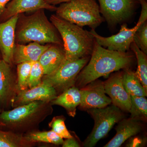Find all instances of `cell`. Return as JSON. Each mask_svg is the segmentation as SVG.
Listing matches in <instances>:
<instances>
[{
	"instance_id": "6da1fadb",
	"label": "cell",
	"mask_w": 147,
	"mask_h": 147,
	"mask_svg": "<svg viewBox=\"0 0 147 147\" xmlns=\"http://www.w3.org/2000/svg\"><path fill=\"white\" fill-rule=\"evenodd\" d=\"M89 62L76 77L74 86L80 89L102 76L121 69L129 68L134 55L129 52L121 53L105 49L95 40Z\"/></svg>"
},
{
	"instance_id": "7a4b0ae2",
	"label": "cell",
	"mask_w": 147,
	"mask_h": 147,
	"mask_svg": "<svg viewBox=\"0 0 147 147\" xmlns=\"http://www.w3.org/2000/svg\"><path fill=\"white\" fill-rule=\"evenodd\" d=\"M53 112L50 102L35 101L0 113V127L24 134L38 130L40 124Z\"/></svg>"
},
{
	"instance_id": "3957f363",
	"label": "cell",
	"mask_w": 147,
	"mask_h": 147,
	"mask_svg": "<svg viewBox=\"0 0 147 147\" xmlns=\"http://www.w3.org/2000/svg\"><path fill=\"white\" fill-rule=\"evenodd\" d=\"M44 10L38 9L27 16L24 13L19 14L15 30V43L36 42L42 45L50 43L63 46L60 35L48 20Z\"/></svg>"
},
{
	"instance_id": "277c9868",
	"label": "cell",
	"mask_w": 147,
	"mask_h": 147,
	"mask_svg": "<svg viewBox=\"0 0 147 147\" xmlns=\"http://www.w3.org/2000/svg\"><path fill=\"white\" fill-rule=\"evenodd\" d=\"M50 21L57 30L62 40L66 61L76 60L91 56L95 39L90 32L56 14L51 15Z\"/></svg>"
},
{
	"instance_id": "5b68a950",
	"label": "cell",
	"mask_w": 147,
	"mask_h": 147,
	"mask_svg": "<svg viewBox=\"0 0 147 147\" xmlns=\"http://www.w3.org/2000/svg\"><path fill=\"white\" fill-rule=\"evenodd\" d=\"M55 11L62 19L79 26H88L91 30H95L105 20L96 0H70L60 4Z\"/></svg>"
},
{
	"instance_id": "8992f818",
	"label": "cell",
	"mask_w": 147,
	"mask_h": 147,
	"mask_svg": "<svg viewBox=\"0 0 147 147\" xmlns=\"http://www.w3.org/2000/svg\"><path fill=\"white\" fill-rule=\"evenodd\" d=\"M87 111L94 120V125L91 133L84 141L83 146L85 147L95 146L116 123L125 118L122 110L113 104L104 108H91Z\"/></svg>"
},
{
	"instance_id": "52a82bcc",
	"label": "cell",
	"mask_w": 147,
	"mask_h": 147,
	"mask_svg": "<svg viewBox=\"0 0 147 147\" xmlns=\"http://www.w3.org/2000/svg\"><path fill=\"white\" fill-rule=\"evenodd\" d=\"M90 57L76 60L65 61L53 73L44 75L42 83L54 88L58 95L70 87L74 86L77 76L89 61Z\"/></svg>"
},
{
	"instance_id": "ba28073f",
	"label": "cell",
	"mask_w": 147,
	"mask_h": 147,
	"mask_svg": "<svg viewBox=\"0 0 147 147\" xmlns=\"http://www.w3.org/2000/svg\"><path fill=\"white\" fill-rule=\"evenodd\" d=\"M100 13L110 27L128 20L134 13L138 0H98Z\"/></svg>"
},
{
	"instance_id": "9c48e42d",
	"label": "cell",
	"mask_w": 147,
	"mask_h": 147,
	"mask_svg": "<svg viewBox=\"0 0 147 147\" xmlns=\"http://www.w3.org/2000/svg\"><path fill=\"white\" fill-rule=\"evenodd\" d=\"M13 65L0 59V107L2 110L11 108L19 92L17 73Z\"/></svg>"
},
{
	"instance_id": "30bf717a",
	"label": "cell",
	"mask_w": 147,
	"mask_h": 147,
	"mask_svg": "<svg viewBox=\"0 0 147 147\" xmlns=\"http://www.w3.org/2000/svg\"><path fill=\"white\" fill-rule=\"evenodd\" d=\"M140 26L137 24L133 28H129L126 24H124L121 26L118 33L108 37L99 35L95 30H91L90 32L100 46L107 47L108 50L126 53L130 49L131 42L134 41V34Z\"/></svg>"
},
{
	"instance_id": "8fae6325",
	"label": "cell",
	"mask_w": 147,
	"mask_h": 147,
	"mask_svg": "<svg viewBox=\"0 0 147 147\" xmlns=\"http://www.w3.org/2000/svg\"><path fill=\"white\" fill-rule=\"evenodd\" d=\"M81 102L79 107L81 110L104 108L110 105L112 100L106 96L104 83L96 80L80 88Z\"/></svg>"
},
{
	"instance_id": "7c38bea8",
	"label": "cell",
	"mask_w": 147,
	"mask_h": 147,
	"mask_svg": "<svg viewBox=\"0 0 147 147\" xmlns=\"http://www.w3.org/2000/svg\"><path fill=\"white\" fill-rule=\"evenodd\" d=\"M123 72L115 74L104 83L105 93L110 96L113 104L122 111L129 113L131 107V96L123 84Z\"/></svg>"
},
{
	"instance_id": "4fadbf2b",
	"label": "cell",
	"mask_w": 147,
	"mask_h": 147,
	"mask_svg": "<svg viewBox=\"0 0 147 147\" xmlns=\"http://www.w3.org/2000/svg\"><path fill=\"white\" fill-rule=\"evenodd\" d=\"M57 96L54 88L42 82L36 86L18 92L12 102L11 108H16L38 100L51 102Z\"/></svg>"
},
{
	"instance_id": "5bb4252c",
	"label": "cell",
	"mask_w": 147,
	"mask_h": 147,
	"mask_svg": "<svg viewBox=\"0 0 147 147\" xmlns=\"http://www.w3.org/2000/svg\"><path fill=\"white\" fill-rule=\"evenodd\" d=\"M19 14L0 23V53L2 59L14 65L13 55L15 44V30Z\"/></svg>"
},
{
	"instance_id": "9a60e30c",
	"label": "cell",
	"mask_w": 147,
	"mask_h": 147,
	"mask_svg": "<svg viewBox=\"0 0 147 147\" xmlns=\"http://www.w3.org/2000/svg\"><path fill=\"white\" fill-rule=\"evenodd\" d=\"M57 7L47 3L45 0H11L0 16V23L14 15L25 12H32L38 9L55 11Z\"/></svg>"
},
{
	"instance_id": "2e32d148",
	"label": "cell",
	"mask_w": 147,
	"mask_h": 147,
	"mask_svg": "<svg viewBox=\"0 0 147 147\" xmlns=\"http://www.w3.org/2000/svg\"><path fill=\"white\" fill-rule=\"evenodd\" d=\"M140 121L131 118H124L118 122L116 127V135L104 147H119L125 141L137 135L141 131Z\"/></svg>"
},
{
	"instance_id": "e0dca14e",
	"label": "cell",
	"mask_w": 147,
	"mask_h": 147,
	"mask_svg": "<svg viewBox=\"0 0 147 147\" xmlns=\"http://www.w3.org/2000/svg\"><path fill=\"white\" fill-rule=\"evenodd\" d=\"M50 45H43L36 42H30L27 45L15 43L13 52V64L17 65L26 62L38 61Z\"/></svg>"
},
{
	"instance_id": "ac0fdd59",
	"label": "cell",
	"mask_w": 147,
	"mask_h": 147,
	"mask_svg": "<svg viewBox=\"0 0 147 147\" xmlns=\"http://www.w3.org/2000/svg\"><path fill=\"white\" fill-rule=\"evenodd\" d=\"M65 60L63 46L50 44L41 55L38 61L43 69L44 75H49L57 69Z\"/></svg>"
},
{
	"instance_id": "d6986e66",
	"label": "cell",
	"mask_w": 147,
	"mask_h": 147,
	"mask_svg": "<svg viewBox=\"0 0 147 147\" xmlns=\"http://www.w3.org/2000/svg\"><path fill=\"white\" fill-rule=\"evenodd\" d=\"M81 102L80 89L75 86L66 90L50 102L52 105H58L65 109L70 117H74L76 115V108Z\"/></svg>"
},
{
	"instance_id": "ffe728a7",
	"label": "cell",
	"mask_w": 147,
	"mask_h": 147,
	"mask_svg": "<svg viewBox=\"0 0 147 147\" xmlns=\"http://www.w3.org/2000/svg\"><path fill=\"white\" fill-rule=\"evenodd\" d=\"M123 84L127 92L130 96H147V91L139 81L135 72L129 68L124 69Z\"/></svg>"
},
{
	"instance_id": "44dd1931",
	"label": "cell",
	"mask_w": 147,
	"mask_h": 147,
	"mask_svg": "<svg viewBox=\"0 0 147 147\" xmlns=\"http://www.w3.org/2000/svg\"><path fill=\"white\" fill-rule=\"evenodd\" d=\"M36 144L23 134L0 129V147H32Z\"/></svg>"
},
{
	"instance_id": "7402d4cb",
	"label": "cell",
	"mask_w": 147,
	"mask_h": 147,
	"mask_svg": "<svg viewBox=\"0 0 147 147\" xmlns=\"http://www.w3.org/2000/svg\"><path fill=\"white\" fill-rule=\"evenodd\" d=\"M130 48L136 55L137 61V69L135 72L139 81L147 91V57L133 41Z\"/></svg>"
},
{
	"instance_id": "603a6c76",
	"label": "cell",
	"mask_w": 147,
	"mask_h": 147,
	"mask_svg": "<svg viewBox=\"0 0 147 147\" xmlns=\"http://www.w3.org/2000/svg\"><path fill=\"white\" fill-rule=\"evenodd\" d=\"M26 138L30 142L33 143H49L56 145H62L64 140L52 130L48 131L39 130L32 131L24 134Z\"/></svg>"
},
{
	"instance_id": "cb8c5ba5",
	"label": "cell",
	"mask_w": 147,
	"mask_h": 147,
	"mask_svg": "<svg viewBox=\"0 0 147 147\" xmlns=\"http://www.w3.org/2000/svg\"><path fill=\"white\" fill-rule=\"evenodd\" d=\"M130 96V117L139 121H146L147 118V100L146 96Z\"/></svg>"
},
{
	"instance_id": "d4e9b609",
	"label": "cell",
	"mask_w": 147,
	"mask_h": 147,
	"mask_svg": "<svg viewBox=\"0 0 147 147\" xmlns=\"http://www.w3.org/2000/svg\"><path fill=\"white\" fill-rule=\"evenodd\" d=\"M33 62H26L17 65V76L19 92L28 89V80Z\"/></svg>"
},
{
	"instance_id": "484cf974",
	"label": "cell",
	"mask_w": 147,
	"mask_h": 147,
	"mask_svg": "<svg viewBox=\"0 0 147 147\" xmlns=\"http://www.w3.org/2000/svg\"><path fill=\"white\" fill-rule=\"evenodd\" d=\"M65 120L64 118L62 116L54 117L49 124V127L52 128V131L63 139L72 137L66 127Z\"/></svg>"
},
{
	"instance_id": "4316f807",
	"label": "cell",
	"mask_w": 147,
	"mask_h": 147,
	"mask_svg": "<svg viewBox=\"0 0 147 147\" xmlns=\"http://www.w3.org/2000/svg\"><path fill=\"white\" fill-rule=\"evenodd\" d=\"M134 42L145 54H147V21L141 24L137 29L134 36Z\"/></svg>"
},
{
	"instance_id": "83f0119b",
	"label": "cell",
	"mask_w": 147,
	"mask_h": 147,
	"mask_svg": "<svg viewBox=\"0 0 147 147\" xmlns=\"http://www.w3.org/2000/svg\"><path fill=\"white\" fill-rule=\"evenodd\" d=\"M44 75L43 69L39 62H34L32 65L28 80V88H33L42 83Z\"/></svg>"
},
{
	"instance_id": "f1b7e54d",
	"label": "cell",
	"mask_w": 147,
	"mask_h": 147,
	"mask_svg": "<svg viewBox=\"0 0 147 147\" xmlns=\"http://www.w3.org/2000/svg\"><path fill=\"white\" fill-rule=\"evenodd\" d=\"M127 143V147H143L146 145V138L140 137H132Z\"/></svg>"
},
{
	"instance_id": "f546056e",
	"label": "cell",
	"mask_w": 147,
	"mask_h": 147,
	"mask_svg": "<svg viewBox=\"0 0 147 147\" xmlns=\"http://www.w3.org/2000/svg\"><path fill=\"white\" fill-rule=\"evenodd\" d=\"M142 6L141 15L137 24L141 25L147 19V3L146 0H138Z\"/></svg>"
},
{
	"instance_id": "4dcf8cb0",
	"label": "cell",
	"mask_w": 147,
	"mask_h": 147,
	"mask_svg": "<svg viewBox=\"0 0 147 147\" xmlns=\"http://www.w3.org/2000/svg\"><path fill=\"white\" fill-rule=\"evenodd\" d=\"M63 147H80L79 142L72 136L71 138L66 139L62 145Z\"/></svg>"
},
{
	"instance_id": "1f68e13d",
	"label": "cell",
	"mask_w": 147,
	"mask_h": 147,
	"mask_svg": "<svg viewBox=\"0 0 147 147\" xmlns=\"http://www.w3.org/2000/svg\"><path fill=\"white\" fill-rule=\"evenodd\" d=\"M45 1L51 5H55L67 2L70 0H45Z\"/></svg>"
},
{
	"instance_id": "d6a6232c",
	"label": "cell",
	"mask_w": 147,
	"mask_h": 147,
	"mask_svg": "<svg viewBox=\"0 0 147 147\" xmlns=\"http://www.w3.org/2000/svg\"><path fill=\"white\" fill-rule=\"evenodd\" d=\"M11 0H0V16L5 8L6 6Z\"/></svg>"
},
{
	"instance_id": "836d02e7",
	"label": "cell",
	"mask_w": 147,
	"mask_h": 147,
	"mask_svg": "<svg viewBox=\"0 0 147 147\" xmlns=\"http://www.w3.org/2000/svg\"><path fill=\"white\" fill-rule=\"evenodd\" d=\"M0 59H2L1 56V53H0Z\"/></svg>"
},
{
	"instance_id": "e575fe53",
	"label": "cell",
	"mask_w": 147,
	"mask_h": 147,
	"mask_svg": "<svg viewBox=\"0 0 147 147\" xmlns=\"http://www.w3.org/2000/svg\"><path fill=\"white\" fill-rule=\"evenodd\" d=\"M2 111V110L1 109H0V113H1V112Z\"/></svg>"
}]
</instances>
